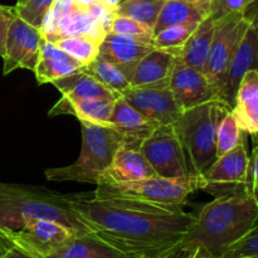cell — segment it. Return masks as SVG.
I'll return each mask as SVG.
<instances>
[{"instance_id":"obj_1","label":"cell","mask_w":258,"mask_h":258,"mask_svg":"<svg viewBox=\"0 0 258 258\" xmlns=\"http://www.w3.org/2000/svg\"><path fill=\"white\" fill-rule=\"evenodd\" d=\"M70 204L103 238L149 258H160L180 246L196 216L128 199L71 197Z\"/></svg>"},{"instance_id":"obj_2","label":"cell","mask_w":258,"mask_h":258,"mask_svg":"<svg viewBox=\"0 0 258 258\" xmlns=\"http://www.w3.org/2000/svg\"><path fill=\"white\" fill-rule=\"evenodd\" d=\"M258 219V204L248 191L214 198L201 209L180 247H201L221 258L236 242L243 238Z\"/></svg>"},{"instance_id":"obj_3","label":"cell","mask_w":258,"mask_h":258,"mask_svg":"<svg viewBox=\"0 0 258 258\" xmlns=\"http://www.w3.org/2000/svg\"><path fill=\"white\" fill-rule=\"evenodd\" d=\"M37 219L59 222L68 228L93 232L82 217L73 211L70 196L54 193L43 186L0 183V227L18 231Z\"/></svg>"},{"instance_id":"obj_4","label":"cell","mask_w":258,"mask_h":258,"mask_svg":"<svg viewBox=\"0 0 258 258\" xmlns=\"http://www.w3.org/2000/svg\"><path fill=\"white\" fill-rule=\"evenodd\" d=\"M232 108L214 98L206 103L183 111L174 123L190 175L208 170L217 160V130L222 118Z\"/></svg>"},{"instance_id":"obj_5","label":"cell","mask_w":258,"mask_h":258,"mask_svg":"<svg viewBox=\"0 0 258 258\" xmlns=\"http://www.w3.org/2000/svg\"><path fill=\"white\" fill-rule=\"evenodd\" d=\"M82 146L77 160L63 168H50L44 171L49 181H77L97 185L101 175L111 165L116 151L123 140L112 127L81 121Z\"/></svg>"},{"instance_id":"obj_6","label":"cell","mask_w":258,"mask_h":258,"mask_svg":"<svg viewBox=\"0 0 258 258\" xmlns=\"http://www.w3.org/2000/svg\"><path fill=\"white\" fill-rule=\"evenodd\" d=\"M196 190H198L197 176L169 179L154 175L139 180L97 184L93 197L128 199L171 209H183L188 203V197Z\"/></svg>"},{"instance_id":"obj_7","label":"cell","mask_w":258,"mask_h":258,"mask_svg":"<svg viewBox=\"0 0 258 258\" xmlns=\"http://www.w3.org/2000/svg\"><path fill=\"white\" fill-rule=\"evenodd\" d=\"M249 24L251 19L244 13H233L216 20V30L204 75L217 98L226 85L232 60Z\"/></svg>"},{"instance_id":"obj_8","label":"cell","mask_w":258,"mask_h":258,"mask_svg":"<svg viewBox=\"0 0 258 258\" xmlns=\"http://www.w3.org/2000/svg\"><path fill=\"white\" fill-rule=\"evenodd\" d=\"M248 165L249 155L243 141L233 150L219 156L208 170L197 178L198 189L213 198L248 191Z\"/></svg>"},{"instance_id":"obj_9","label":"cell","mask_w":258,"mask_h":258,"mask_svg":"<svg viewBox=\"0 0 258 258\" xmlns=\"http://www.w3.org/2000/svg\"><path fill=\"white\" fill-rule=\"evenodd\" d=\"M140 151L156 175L169 179L188 178L185 155L173 125H160L143 144Z\"/></svg>"},{"instance_id":"obj_10","label":"cell","mask_w":258,"mask_h":258,"mask_svg":"<svg viewBox=\"0 0 258 258\" xmlns=\"http://www.w3.org/2000/svg\"><path fill=\"white\" fill-rule=\"evenodd\" d=\"M0 233L10 244H15L30 253L38 254L53 251L80 234L64 224L49 219L32 221L18 231L0 227Z\"/></svg>"},{"instance_id":"obj_11","label":"cell","mask_w":258,"mask_h":258,"mask_svg":"<svg viewBox=\"0 0 258 258\" xmlns=\"http://www.w3.org/2000/svg\"><path fill=\"white\" fill-rule=\"evenodd\" d=\"M43 34L40 29L15 17L9 28L3 55V75L17 70L34 71L40 52Z\"/></svg>"},{"instance_id":"obj_12","label":"cell","mask_w":258,"mask_h":258,"mask_svg":"<svg viewBox=\"0 0 258 258\" xmlns=\"http://www.w3.org/2000/svg\"><path fill=\"white\" fill-rule=\"evenodd\" d=\"M244 14L249 17L251 24L239 43L229 67L226 85L218 97L231 108L233 107L234 97L244 73L251 70L258 71V0L249 5Z\"/></svg>"},{"instance_id":"obj_13","label":"cell","mask_w":258,"mask_h":258,"mask_svg":"<svg viewBox=\"0 0 258 258\" xmlns=\"http://www.w3.org/2000/svg\"><path fill=\"white\" fill-rule=\"evenodd\" d=\"M121 97L159 125H174L183 113V108L175 100L169 86H130L123 91Z\"/></svg>"},{"instance_id":"obj_14","label":"cell","mask_w":258,"mask_h":258,"mask_svg":"<svg viewBox=\"0 0 258 258\" xmlns=\"http://www.w3.org/2000/svg\"><path fill=\"white\" fill-rule=\"evenodd\" d=\"M32 254L37 258H149L144 254L127 251L103 238L96 232L77 234L67 243L47 253Z\"/></svg>"},{"instance_id":"obj_15","label":"cell","mask_w":258,"mask_h":258,"mask_svg":"<svg viewBox=\"0 0 258 258\" xmlns=\"http://www.w3.org/2000/svg\"><path fill=\"white\" fill-rule=\"evenodd\" d=\"M169 88L183 111L217 98L207 76L181 62L180 58L171 73Z\"/></svg>"},{"instance_id":"obj_16","label":"cell","mask_w":258,"mask_h":258,"mask_svg":"<svg viewBox=\"0 0 258 258\" xmlns=\"http://www.w3.org/2000/svg\"><path fill=\"white\" fill-rule=\"evenodd\" d=\"M154 47V39L108 32L100 45V55L117 66L130 82L135 66Z\"/></svg>"},{"instance_id":"obj_17","label":"cell","mask_w":258,"mask_h":258,"mask_svg":"<svg viewBox=\"0 0 258 258\" xmlns=\"http://www.w3.org/2000/svg\"><path fill=\"white\" fill-rule=\"evenodd\" d=\"M108 126L122 138L123 145L139 149L160 125L143 115L122 97H118L113 103Z\"/></svg>"},{"instance_id":"obj_18","label":"cell","mask_w":258,"mask_h":258,"mask_svg":"<svg viewBox=\"0 0 258 258\" xmlns=\"http://www.w3.org/2000/svg\"><path fill=\"white\" fill-rule=\"evenodd\" d=\"M180 57V48L154 47L134 68L130 85L168 87L175 63Z\"/></svg>"},{"instance_id":"obj_19","label":"cell","mask_w":258,"mask_h":258,"mask_svg":"<svg viewBox=\"0 0 258 258\" xmlns=\"http://www.w3.org/2000/svg\"><path fill=\"white\" fill-rule=\"evenodd\" d=\"M107 33L108 30L105 25L90 12L86 5L76 3L72 9L58 22L54 30L43 37L49 42L55 43L62 38L85 35L102 43Z\"/></svg>"},{"instance_id":"obj_20","label":"cell","mask_w":258,"mask_h":258,"mask_svg":"<svg viewBox=\"0 0 258 258\" xmlns=\"http://www.w3.org/2000/svg\"><path fill=\"white\" fill-rule=\"evenodd\" d=\"M154 175H156L155 171L143 155L140 149L121 145L116 151L111 165L101 175L97 184L139 180Z\"/></svg>"},{"instance_id":"obj_21","label":"cell","mask_w":258,"mask_h":258,"mask_svg":"<svg viewBox=\"0 0 258 258\" xmlns=\"http://www.w3.org/2000/svg\"><path fill=\"white\" fill-rule=\"evenodd\" d=\"M85 70V66L43 37L39 57L34 71L38 85L53 83L67 76Z\"/></svg>"},{"instance_id":"obj_22","label":"cell","mask_w":258,"mask_h":258,"mask_svg":"<svg viewBox=\"0 0 258 258\" xmlns=\"http://www.w3.org/2000/svg\"><path fill=\"white\" fill-rule=\"evenodd\" d=\"M232 113L244 134H258V71H248L242 77Z\"/></svg>"},{"instance_id":"obj_23","label":"cell","mask_w":258,"mask_h":258,"mask_svg":"<svg viewBox=\"0 0 258 258\" xmlns=\"http://www.w3.org/2000/svg\"><path fill=\"white\" fill-rule=\"evenodd\" d=\"M116 100L108 98H80L68 100L60 97L48 112V116L72 115L78 121L107 125Z\"/></svg>"},{"instance_id":"obj_24","label":"cell","mask_w":258,"mask_h":258,"mask_svg":"<svg viewBox=\"0 0 258 258\" xmlns=\"http://www.w3.org/2000/svg\"><path fill=\"white\" fill-rule=\"evenodd\" d=\"M216 20L208 15L202 20L183 47L180 48V60L204 73L208 62L211 45L213 42Z\"/></svg>"},{"instance_id":"obj_25","label":"cell","mask_w":258,"mask_h":258,"mask_svg":"<svg viewBox=\"0 0 258 258\" xmlns=\"http://www.w3.org/2000/svg\"><path fill=\"white\" fill-rule=\"evenodd\" d=\"M53 85L59 90L63 98L68 100H80V98H108L117 100V96L111 92L106 86L86 71L67 76L64 78L53 82Z\"/></svg>"},{"instance_id":"obj_26","label":"cell","mask_w":258,"mask_h":258,"mask_svg":"<svg viewBox=\"0 0 258 258\" xmlns=\"http://www.w3.org/2000/svg\"><path fill=\"white\" fill-rule=\"evenodd\" d=\"M208 17L204 10L189 0H165L154 27V35L165 28L185 22H202Z\"/></svg>"},{"instance_id":"obj_27","label":"cell","mask_w":258,"mask_h":258,"mask_svg":"<svg viewBox=\"0 0 258 258\" xmlns=\"http://www.w3.org/2000/svg\"><path fill=\"white\" fill-rule=\"evenodd\" d=\"M165 0H121L112 10L115 15L130 18L154 30Z\"/></svg>"},{"instance_id":"obj_28","label":"cell","mask_w":258,"mask_h":258,"mask_svg":"<svg viewBox=\"0 0 258 258\" xmlns=\"http://www.w3.org/2000/svg\"><path fill=\"white\" fill-rule=\"evenodd\" d=\"M83 71H86L91 76H93L96 80L100 81L103 86H106L117 97H121L123 91L130 87V82L126 78V76L123 75L122 71L117 66L113 64L112 62L101 57L100 54L93 62L86 66Z\"/></svg>"},{"instance_id":"obj_29","label":"cell","mask_w":258,"mask_h":258,"mask_svg":"<svg viewBox=\"0 0 258 258\" xmlns=\"http://www.w3.org/2000/svg\"><path fill=\"white\" fill-rule=\"evenodd\" d=\"M55 45L64 50L66 53L75 58L76 60L86 67L91 62L96 59L100 54L101 42L92 39L85 35H77V37H67L57 40Z\"/></svg>"},{"instance_id":"obj_30","label":"cell","mask_w":258,"mask_h":258,"mask_svg":"<svg viewBox=\"0 0 258 258\" xmlns=\"http://www.w3.org/2000/svg\"><path fill=\"white\" fill-rule=\"evenodd\" d=\"M243 131L239 128L232 110L222 118L217 130V158L233 150L244 141Z\"/></svg>"},{"instance_id":"obj_31","label":"cell","mask_w":258,"mask_h":258,"mask_svg":"<svg viewBox=\"0 0 258 258\" xmlns=\"http://www.w3.org/2000/svg\"><path fill=\"white\" fill-rule=\"evenodd\" d=\"M201 22H185L165 28L154 35V45L158 48H181Z\"/></svg>"},{"instance_id":"obj_32","label":"cell","mask_w":258,"mask_h":258,"mask_svg":"<svg viewBox=\"0 0 258 258\" xmlns=\"http://www.w3.org/2000/svg\"><path fill=\"white\" fill-rule=\"evenodd\" d=\"M53 3L54 0H27L23 4L15 5V12L20 19L40 29Z\"/></svg>"},{"instance_id":"obj_33","label":"cell","mask_w":258,"mask_h":258,"mask_svg":"<svg viewBox=\"0 0 258 258\" xmlns=\"http://www.w3.org/2000/svg\"><path fill=\"white\" fill-rule=\"evenodd\" d=\"M251 257L258 258V219L251 231L239 239L238 242L229 247L221 258H239Z\"/></svg>"},{"instance_id":"obj_34","label":"cell","mask_w":258,"mask_h":258,"mask_svg":"<svg viewBox=\"0 0 258 258\" xmlns=\"http://www.w3.org/2000/svg\"><path fill=\"white\" fill-rule=\"evenodd\" d=\"M110 32L116 33V34L154 39V33L150 28L145 27L144 24L136 22V20L130 19V18L121 17V15L113 14L112 22H111L110 25Z\"/></svg>"},{"instance_id":"obj_35","label":"cell","mask_w":258,"mask_h":258,"mask_svg":"<svg viewBox=\"0 0 258 258\" xmlns=\"http://www.w3.org/2000/svg\"><path fill=\"white\" fill-rule=\"evenodd\" d=\"M75 4V0H54V3L52 5V9L47 14L44 22H43L42 28H40L42 34L47 35L50 32H53L55 25L58 24V22L72 9Z\"/></svg>"},{"instance_id":"obj_36","label":"cell","mask_w":258,"mask_h":258,"mask_svg":"<svg viewBox=\"0 0 258 258\" xmlns=\"http://www.w3.org/2000/svg\"><path fill=\"white\" fill-rule=\"evenodd\" d=\"M253 2L254 0H216L209 15L214 20H218L233 13H244Z\"/></svg>"},{"instance_id":"obj_37","label":"cell","mask_w":258,"mask_h":258,"mask_svg":"<svg viewBox=\"0 0 258 258\" xmlns=\"http://www.w3.org/2000/svg\"><path fill=\"white\" fill-rule=\"evenodd\" d=\"M15 17H17L15 7L0 5V57L4 55L8 32Z\"/></svg>"},{"instance_id":"obj_38","label":"cell","mask_w":258,"mask_h":258,"mask_svg":"<svg viewBox=\"0 0 258 258\" xmlns=\"http://www.w3.org/2000/svg\"><path fill=\"white\" fill-rule=\"evenodd\" d=\"M249 196L258 204V144L254 145L253 151L249 156L248 165V185H247Z\"/></svg>"},{"instance_id":"obj_39","label":"cell","mask_w":258,"mask_h":258,"mask_svg":"<svg viewBox=\"0 0 258 258\" xmlns=\"http://www.w3.org/2000/svg\"><path fill=\"white\" fill-rule=\"evenodd\" d=\"M175 258H216L213 254L209 253L204 248L196 247V248H185V247H178L175 252Z\"/></svg>"},{"instance_id":"obj_40","label":"cell","mask_w":258,"mask_h":258,"mask_svg":"<svg viewBox=\"0 0 258 258\" xmlns=\"http://www.w3.org/2000/svg\"><path fill=\"white\" fill-rule=\"evenodd\" d=\"M3 258H37L34 254H32L30 252L25 251L24 248L19 246H15V244H10L8 247V249L5 251Z\"/></svg>"},{"instance_id":"obj_41","label":"cell","mask_w":258,"mask_h":258,"mask_svg":"<svg viewBox=\"0 0 258 258\" xmlns=\"http://www.w3.org/2000/svg\"><path fill=\"white\" fill-rule=\"evenodd\" d=\"M189 2L194 3L196 5H198L202 10L207 13V14H211L212 9H213V5L216 3V0H189Z\"/></svg>"},{"instance_id":"obj_42","label":"cell","mask_w":258,"mask_h":258,"mask_svg":"<svg viewBox=\"0 0 258 258\" xmlns=\"http://www.w3.org/2000/svg\"><path fill=\"white\" fill-rule=\"evenodd\" d=\"M8 247H9V242H8L7 239L4 238V236L0 233V258H3V256H4V253H5V251L8 249Z\"/></svg>"},{"instance_id":"obj_43","label":"cell","mask_w":258,"mask_h":258,"mask_svg":"<svg viewBox=\"0 0 258 258\" xmlns=\"http://www.w3.org/2000/svg\"><path fill=\"white\" fill-rule=\"evenodd\" d=\"M120 2H121V0H102L103 4H105L107 8H110L111 10L115 9V8L117 7L118 3H120Z\"/></svg>"},{"instance_id":"obj_44","label":"cell","mask_w":258,"mask_h":258,"mask_svg":"<svg viewBox=\"0 0 258 258\" xmlns=\"http://www.w3.org/2000/svg\"><path fill=\"white\" fill-rule=\"evenodd\" d=\"M176 249H178V247H176L175 249H173V251L169 252V253H166L165 256H163L161 258H175V252H176Z\"/></svg>"},{"instance_id":"obj_45","label":"cell","mask_w":258,"mask_h":258,"mask_svg":"<svg viewBox=\"0 0 258 258\" xmlns=\"http://www.w3.org/2000/svg\"><path fill=\"white\" fill-rule=\"evenodd\" d=\"M252 138H253V144H254V145H257V144H258V134H256V135H253V136H252Z\"/></svg>"},{"instance_id":"obj_46","label":"cell","mask_w":258,"mask_h":258,"mask_svg":"<svg viewBox=\"0 0 258 258\" xmlns=\"http://www.w3.org/2000/svg\"><path fill=\"white\" fill-rule=\"evenodd\" d=\"M25 2H27V0H18V2H17V5L23 4V3H25Z\"/></svg>"},{"instance_id":"obj_47","label":"cell","mask_w":258,"mask_h":258,"mask_svg":"<svg viewBox=\"0 0 258 258\" xmlns=\"http://www.w3.org/2000/svg\"><path fill=\"white\" fill-rule=\"evenodd\" d=\"M239 258H251V257H239Z\"/></svg>"}]
</instances>
